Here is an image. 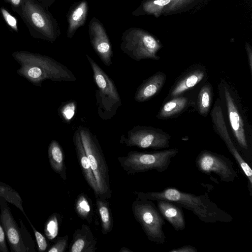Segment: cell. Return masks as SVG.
<instances>
[{
    "instance_id": "484cf974",
    "label": "cell",
    "mask_w": 252,
    "mask_h": 252,
    "mask_svg": "<svg viewBox=\"0 0 252 252\" xmlns=\"http://www.w3.org/2000/svg\"><path fill=\"white\" fill-rule=\"evenodd\" d=\"M0 197L16 207L26 216L23 205V200L19 193L9 185L0 181Z\"/></svg>"
},
{
    "instance_id": "7a4b0ae2",
    "label": "cell",
    "mask_w": 252,
    "mask_h": 252,
    "mask_svg": "<svg viewBox=\"0 0 252 252\" xmlns=\"http://www.w3.org/2000/svg\"><path fill=\"white\" fill-rule=\"evenodd\" d=\"M134 193L138 199L156 201L166 200L173 202L191 211L200 220L206 223H228L233 220L232 217L228 213L210 199L207 193L196 195L175 188L168 187L160 191H135Z\"/></svg>"
},
{
    "instance_id": "2e32d148",
    "label": "cell",
    "mask_w": 252,
    "mask_h": 252,
    "mask_svg": "<svg viewBox=\"0 0 252 252\" xmlns=\"http://www.w3.org/2000/svg\"><path fill=\"white\" fill-rule=\"evenodd\" d=\"M189 93L164 100L156 115L157 118L162 120L173 119L181 115L190 107L194 108L195 93Z\"/></svg>"
},
{
    "instance_id": "9c48e42d",
    "label": "cell",
    "mask_w": 252,
    "mask_h": 252,
    "mask_svg": "<svg viewBox=\"0 0 252 252\" xmlns=\"http://www.w3.org/2000/svg\"><path fill=\"white\" fill-rule=\"evenodd\" d=\"M131 209L135 220L140 224L148 240L162 245L166 237L163 230L164 219L153 201L136 199Z\"/></svg>"
},
{
    "instance_id": "7402d4cb",
    "label": "cell",
    "mask_w": 252,
    "mask_h": 252,
    "mask_svg": "<svg viewBox=\"0 0 252 252\" xmlns=\"http://www.w3.org/2000/svg\"><path fill=\"white\" fill-rule=\"evenodd\" d=\"M48 157L52 170L63 181L66 180V167L62 147L56 140H52L48 148Z\"/></svg>"
},
{
    "instance_id": "d6a6232c",
    "label": "cell",
    "mask_w": 252,
    "mask_h": 252,
    "mask_svg": "<svg viewBox=\"0 0 252 252\" xmlns=\"http://www.w3.org/2000/svg\"><path fill=\"white\" fill-rule=\"evenodd\" d=\"M8 3L12 9L19 14L20 10L26 0H3Z\"/></svg>"
},
{
    "instance_id": "4316f807",
    "label": "cell",
    "mask_w": 252,
    "mask_h": 252,
    "mask_svg": "<svg viewBox=\"0 0 252 252\" xmlns=\"http://www.w3.org/2000/svg\"><path fill=\"white\" fill-rule=\"evenodd\" d=\"M61 221V216L57 213L52 214L47 220L44 232L49 240L52 241L57 236Z\"/></svg>"
},
{
    "instance_id": "8d00e7d4",
    "label": "cell",
    "mask_w": 252,
    "mask_h": 252,
    "mask_svg": "<svg viewBox=\"0 0 252 252\" xmlns=\"http://www.w3.org/2000/svg\"><path fill=\"white\" fill-rule=\"evenodd\" d=\"M39 2L42 4L45 7L50 6L55 1V0H37Z\"/></svg>"
},
{
    "instance_id": "4fadbf2b",
    "label": "cell",
    "mask_w": 252,
    "mask_h": 252,
    "mask_svg": "<svg viewBox=\"0 0 252 252\" xmlns=\"http://www.w3.org/2000/svg\"><path fill=\"white\" fill-rule=\"evenodd\" d=\"M208 78V70L202 63H195L187 68L176 80L165 100L182 95L198 89Z\"/></svg>"
},
{
    "instance_id": "3957f363",
    "label": "cell",
    "mask_w": 252,
    "mask_h": 252,
    "mask_svg": "<svg viewBox=\"0 0 252 252\" xmlns=\"http://www.w3.org/2000/svg\"><path fill=\"white\" fill-rule=\"evenodd\" d=\"M12 56L20 65L16 73L33 85L41 87L46 80L74 82L76 78L65 65L54 59L26 51H15Z\"/></svg>"
},
{
    "instance_id": "1f68e13d",
    "label": "cell",
    "mask_w": 252,
    "mask_h": 252,
    "mask_svg": "<svg viewBox=\"0 0 252 252\" xmlns=\"http://www.w3.org/2000/svg\"><path fill=\"white\" fill-rule=\"evenodd\" d=\"M4 230L0 222V252H8Z\"/></svg>"
},
{
    "instance_id": "74e56055",
    "label": "cell",
    "mask_w": 252,
    "mask_h": 252,
    "mask_svg": "<svg viewBox=\"0 0 252 252\" xmlns=\"http://www.w3.org/2000/svg\"><path fill=\"white\" fill-rule=\"evenodd\" d=\"M119 252H131L132 251L131 250H130L129 249H128L126 247H123L120 249Z\"/></svg>"
},
{
    "instance_id": "ffe728a7",
    "label": "cell",
    "mask_w": 252,
    "mask_h": 252,
    "mask_svg": "<svg viewBox=\"0 0 252 252\" xmlns=\"http://www.w3.org/2000/svg\"><path fill=\"white\" fill-rule=\"evenodd\" d=\"M158 209L160 213L176 231H181L186 228V220L182 207L179 205L166 200H158Z\"/></svg>"
},
{
    "instance_id": "d6986e66",
    "label": "cell",
    "mask_w": 252,
    "mask_h": 252,
    "mask_svg": "<svg viewBox=\"0 0 252 252\" xmlns=\"http://www.w3.org/2000/svg\"><path fill=\"white\" fill-rule=\"evenodd\" d=\"M74 143L77 159L82 172L83 175L87 183L93 189L95 198L99 196V191L97 183L91 168L84 146L81 140L80 135L78 130L74 132L73 135Z\"/></svg>"
},
{
    "instance_id": "603a6c76",
    "label": "cell",
    "mask_w": 252,
    "mask_h": 252,
    "mask_svg": "<svg viewBox=\"0 0 252 252\" xmlns=\"http://www.w3.org/2000/svg\"><path fill=\"white\" fill-rule=\"evenodd\" d=\"M213 97L212 85L206 81L199 88L195 96L194 109L200 115L206 117L210 114Z\"/></svg>"
},
{
    "instance_id": "cb8c5ba5",
    "label": "cell",
    "mask_w": 252,
    "mask_h": 252,
    "mask_svg": "<svg viewBox=\"0 0 252 252\" xmlns=\"http://www.w3.org/2000/svg\"><path fill=\"white\" fill-rule=\"evenodd\" d=\"M96 205L100 218L101 232L103 235L111 232L113 227V219L109 203L107 199L96 197Z\"/></svg>"
},
{
    "instance_id": "e575fe53",
    "label": "cell",
    "mask_w": 252,
    "mask_h": 252,
    "mask_svg": "<svg viewBox=\"0 0 252 252\" xmlns=\"http://www.w3.org/2000/svg\"><path fill=\"white\" fill-rule=\"evenodd\" d=\"M188 1V0H171L170 3L167 5V10H173Z\"/></svg>"
},
{
    "instance_id": "6da1fadb",
    "label": "cell",
    "mask_w": 252,
    "mask_h": 252,
    "mask_svg": "<svg viewBox=\"0 0 252 252\" xmlns=\"http://www.w3.org/2000/svg\"><path fill=\"white\" fill-rule=\"evenodd\" d=\"M217 87L225 121L230 133L243 158H251L252 126L248 109L236 87L230 81L221 78Z\"/></svg>"
},
{
    "instance_id": "836d02e7",
    "label": "cell",
    "mask_w": 252,
    "mask_h": 252,
    "mask_svg": "<svg viewBox=\"0 0 252 252\" xmlns=\"http://www.w3.org/2000/svg\"><path fill=\"white\" fill-rule=\"evenodd\" d=\"M197 249L189 245H184L178 248L171 250L169 252H197Z\"/></svg>"
},
{
    "instance_id": "f1b7e54d",
    "label": "cell",
    "mask_w": 252,
    "mask_h": 252,
    "mask_svg": "<svg viewBox=\"0 0 252 252\" xmlns=\"http://www.w3.org/2000/svg\"><path fill=\"white\" fill-rule=\"evenodd\" d=\"M25 217L26 218L27 220L29 222L33 231V233L37 245V249L38 252H45L47 249L48 246V244L46 238L43 234H42L40 232H39L36 229V228L32 225L30 220L28 218L27 216H25Z\"/></svg>"
},
{
    "instance_id": "7c38bea8",
    "label": "cell",
    "mask_w": 252,
    "mask_h": 252,
    "mask_svg": "<svg viewBox=\"0 0 252 252\" xmlns=\"http://www.w3.org/2000/svg\"><path fill=\"white\" fill-rule=\"evenodd\" d=\"M195 165L200 172L210 175H217L223 182H233L238 177L232 162L224 155L203 150L195 159Z\"/></svg>"
},
{
    "instance_id": "8fae6325",
    "label": "cell",
    "mask_w": 252,
    "mask_h": 252,
    "mask_svg": "<svg viewBox=\"0 0 252 252\" xmlns=\"http://www.w3.org/2000/svg\"><path fill=\"white\" fill-rule=\"evenodd\" d=\"M171 135L151 126H136L122 134L120 142L127 147L160 150L170 147Z\"/></svg>"
},
{
    "instance_id": "f546056e",
    "label": "cell",
    "mask_w": 252,
    "mask_h": 252,
    "mask_svg": "<svg viewBox=\"0 0 252 252\" xmlns=\"http://www.w3.org/2000/svg\"><path fill=\"white\" fill-rule=\"evenodd\" d=\"M68 236L58 237L54 244L47 250L48 252H64L68 247Z\"/></svg>"
},
{
    "instance_id": "ac0fdd59",
    "label": "cell",
    "mask_w": 252,
    "mask_h": 252,
    "mask_svg": "<svg viewBox=\"0 0 252 252\" xmlns=\"http://www.w3.org/2000/svg\"><path fill=\"white\" fill-rule=\"evenodd\" d=\"M97 239L90 227L83 224L80 228L75 229L69 246V252H95Z\"/></svg>"
},
{
    "instance_id": "83f0119b",
    "label": "cell",
    "mask_w": 252,
    "mask_h": 252,
    "mask_svg": "<svg viewBox=\"0 0 252 252\" xmlns=\"http://www.w3.org/2000/svg\"><path fill=\"white\" fill-rule=\"evenodd\" d=\"M170 2L171 0H148L142 4L141 9L145 13L158 16Z\"/></svg>"
},
{
    "instance_id": "30bf717a",
    "label": "cell",
    "mask_w": 252,
    "mask_h": 252,
    "mask_svg": "<svg viewBox=\"0 0 252 252\" xmlns=\"http://www.w3.org/2000/svg\"><path fill=\"white\" fill-rule=\"evenodd\" d=\"M0 222L4 230L11 252H35V244L20 219V227L14 220L10 207L3 198L0 197Z\"/></svg>"
},
{
    "instance_id": "ba28073f",
    "label": "cell",
    "mask_w": 252,
    "mask_h": 252,
    "mask_svg": "<svg viewBox=\"0 0 252 252\" xmlns=\"http://www.w3.org/2000/svg\"><path fill=\"white\" fill-rule=\"evenodd\" d=\"M162 46L154 36L137 28H130L122 34L120 48L136 61L144 59L158 61L157 53Z\"/></svg>"
},
{
    "instance_id": "9a60e30c",
    "label": "cell",
    "mask_w": 252,
    "mask_h": 252,
    "mask_svg": "<svg viewBox=\"0 0 252 252\" xmlns=\"http://www.w3.org/2000/svg\"><path fill=\"white\" fill-rule=\"evenodd\" d=\"M89 34L91 45L96 54L104 65L110 66L112 64V45L104 26L95 17L90 22Z\"/></svg>"
},
{
    "instance_id": "4dcf8cb0",
    "label": "cell",
    "mask_w": 252,
    "mask_h": 252,
    "mask_svg": "<svg viewBox=\"0 0 252 252\" xmlns=\"http://www.w3.org/2000/svg\"><path fill=\"white\" fill-rule=\"evenodd\" d=\"M0 9L2 16L9 28L11 31L18 32L19 30L16 18L11 15L4 7H1Z\"/></svg>"
},
{
    "instance_id": "e0dca14e",
    "label": "cell",
    "mask_w": 252,
    "mask_h": 252,
    "mask_svg": "<svg viewBox=\"0 0 252 252\" xmlns=\"http://www.w3.org/2000/svg\"><path fill=\"white\" fill-rule=\"evenodd\" d=\"M166 80V74L158 71L144 80L137 88L134 96L135 100L143 102L157 95L162 89Z\"/></svg>"
},
{
    "instance_id": "5bb4252c",
    "label": "cell",
    "mask_w": 252,
    "mask_h": 252,
    "mask_svg": "<svg viewBox=\"0 0 252 252\" xmlns=\"http://www.w3.org/2000/svg\"><path fill=\"white\" fill-rule=\"evenodd\" d=\"M210 114L214 131L224 142L243 172H247L250 169V166L243 158L233 142L225 121L219 98L215 100Z\"/></svg>"
},
{
    "instance_id": "5b68a950",
    "label": "cell",
    "mask_w": 252,
    "mask_h": 252,
    "mask_svg": "<svg viewBox=\"0 0 252 252\" xmlns=\"http://www.w3.org/2000/svg\"><path fill=\"white\" fill-rule=\"evenodd\" d=\"M77 129L96 181L99 196L107 199H110L112 196V191L109 170L98 139L96 135L88 127L80 126Z\"/></svg>"
},
{
    "instance_id": "44dd1931",
    "label": "cell",
    "mask_w": 252,
    "mask_h": 252,
    "mask_svg": "<svg viewBox=\"0 0 252 252\" xmlns=\"http://www.w3.org/2000/svg\"><path fill=\"white\" fill-rule=\"evenodd\" d=\"M88 11V5L86 0L76 2L70 8L67 14L68 38H72L77 30L85 24Z\"/></svg>"
},
{
    "instance_id": "d590c367",
    "label": "cell",
    "mask_w": 252,
    "mask_h": 252,
    "mask_svg": "<svg viewBox=\"0 0 252 252\" xmlns=\"http://www.w3.org/2000/svg\"><path fill=\"white\" fill-rule=\"evenodd\" d=\"M246 48L248 56V65L252 76V50L248 44L246 45Z\"/></svg>"
},
{
    "instance_id": "8992f818",
    "label": "cell",
    "mask_w": 252,
    "mask_h": 252,
    "mask_svg": "<svg viewBox=\"0 0 252 252\" xmlns=\"http://www.w3.org/2000/svg\"><path fill=\"white\" fill-rule=\"evenodd\" d=\"M178 153L177 148L152 152L130 151L117 159L127 174L134 175L153 170L163 172L167 170L171 159Z\"/></svg>"
},
{
    "instance_id": "277c9868",
    "label": "cell",
    "mask_w": 252,
    "mask_h": 252,
    "mask_svg": "<svg viewBox=\"0 0 252 252\" xmlns=\"http://www.w3.org/2000/svg\"><path fill=\"white\" fill-rule=\"evenodd\" d=\"M18 14L34 38L53 43L61 33L57 20L37 0H26Z\"/></svg>"
},
{
    "instance_id": "52a82bcc",
    "label": "cell",
    "mask_w": 252,
    "mask_h": 252,
    "mask_svg": "<svg viewBox=\"0 0 252 252\" xmlns=\"http://www.w3.org/2000/svg\"><path fill=\"white\" fill-rule=\"evenodd\" d=\"M86 57L92 69L97 88L95 94L98 115L103 120H109L115 115L122 105L120 95L110 77L89 55L87 54Z\"/></svg>"
},
{
    "instance_id": "d4e9b609",
    "label": "cell",
    "mask_w": 252,
    "mask_h": 252,
    "mask_svg": "<svg viewBox=\"0 0 252 252\" xmlns=\"http://www.w3.org/2000/svg\"><path fill=\"white\" fill-rule=\"evenodd\" d=\"M91 199L85 193L78 194L74 203L75 211L82 220L91 223L93 221L94 212Z\"/></svg>"
}]
</instances>
